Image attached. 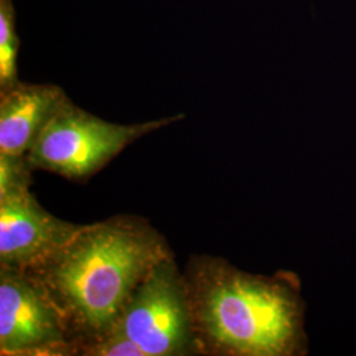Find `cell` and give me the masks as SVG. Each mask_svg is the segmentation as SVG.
Masks as SVG:
<instances>
[{
    "mask_svg": "<svg viewBox=\"0 0 356 356\" xmlns=\"http://www.w3.org/2000/svg\"><path fill=\"white\" fill-rule=\"evenodd\" d=\"M89 355L101 356H145L144 351L124 334L110 330L102 338L97 339L86 350Z\"/></svg>",
    "mask_w": 356,
    "mask_h": 356,
    "instance_id": "9",
    "label": "cell"
},
{
    "mask_svg": "<svg viewBox=\"0 0 356 356\" xmlns=\"http://www.w3.org/2000/svg\"><path fill=\"white\" fill-rule=\"evenodd\" d=\"M193 307L169 256L149 270L110 330L124 334L145 356L185 354L193 341Z\"/></svg>",
    "mask_w": 356,
    "mask_h": 356,
    "instance_id": "4",
    "label": "cell"
},
{
    "mask_svg": "<svg viewBox=\"0 0 356 356\" xmlns=\"http://www.w3.org/2000/svg\"><path fill=\"white\" fill-rule=\"evenodd\" d=\"M70 99L54 85L17 82L3 90L0 98V154L24 157L47 127Z\"/></svg>",
    "mask_w": 356,
    "mask_h": 356,
    "instance_id": "7",
    "label": "cell"
},
{
    "mask_svg": "<svg viewBox=\"0 0 356 356\" xmlns=\"http://www.w3.org/2000/svg\"><path fill=\"white\" fill-rule=\"evenodd\" d=\"M20 38L16 33V11L13 0H0V89H11L17 82V53Z\"/></svg>",
    "mask_w": 356,
    "mask_h": 356,
    "instance_id": "8",
    "label": "cell"
},
{
    "mask_svg": "<svg viewBox=\"0 0 356 356\" xmlns=\"http://www.w3.org/2000/svg\"><path fill=\"white\" fill-rule=\"evenodd\" d=\"M168 257L152 229L123 220L81 226L33 270L74 325L94 341L114 326L135 288Z\"/></svg>",
    "mask_w": 356,
    "mask_h": 356,
    "instance_id": "1",
    "label": "cell"
},
{
    "mask_svg": "<svg viewBox=\"0 0 356 356\" xmlns=\"http://www.w3.org/2000/svg\"><path fill=\"white\" fill-rule=\"evenodd\" d=\"M69 323L45 285L28 270L1 267L0 351L51 355L69 350Z\"/></svg>",
    "mask_w": 356,
    "mask_h": 356,
    "instance_id": "6",
    "label": "cell"
},
{
    "mask_svg": "<svg viewBox=\"0 0 356 356\" xmlns=\"http://www.w3.org/2000/svg\"><path fill=\"white\" fill-rule=\"evenodd\" d=\"M194 313L207 338L241 356L291 355L301 339V306L289 286L229 266L197 284Z\"/></svg>",
    "mask_w": 356,
    "mask_h": 356,
    "instance_id": "2",
    "label": "cell"
},
{
    "mask_svg": "<svg viewBox=\"0 0 356 356\" xmlns=\"http://www.w3.org/2000/svg\"><path fill=\"white\" fill-rule=\"evenodd\" d=\"M181 118L184 115L122 126L89 114L69 101L40 134L26 153V161L65 177H89L132 141Z\"/></svg>",
    "mask_w": 356,
    "mask_h": 356,
    "instance_id": "3",
    "label": "cell"
},
{
    "mask_svg": "<svg viewBox=\"0 0 356 356\" xmlns=\"http://www.w3.org/2000/svg\"><path fill=\"white\" fill-rule=\"evenodd\" d=\"M23 157L0 154V261L1 267H38L69 242L81 226L47 213L28 191Z\"/></svg>",
    "mask_w": 356,
    "mask_h": 356,
    "instance_id": "5",
    "label": "cell"
}]
</instances>
